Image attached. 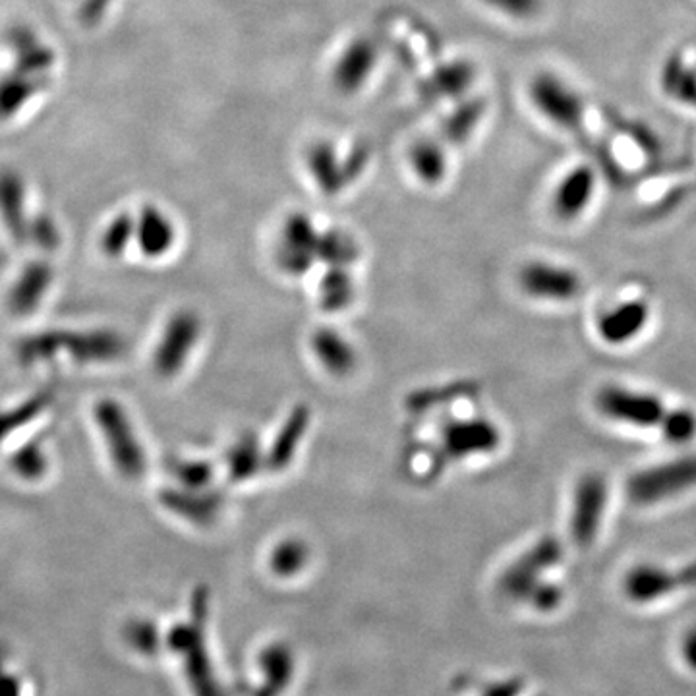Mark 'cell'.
<instances>
[{
    "mask_svg": "<svg viewBox=\"0 0 696 696\" xmlns=\"http://www.w3.org/2000/svg\"><path fill=\"white\" fill-rule=\"evenodd\" d=\"M52 401H55V391H52V389H43V391L34 394V397H30L27 401H24V403L16 406V409L0 412V444H2L12 432L24 428L32 420L37 418Z\"/></svg>",
    "mask_w": 696,
    "mask_h": 696,
    "instance_id": "cell-27",
    "label": "cell"
},
{
    "mask_svg": "<svg viewBox=\"0 0 696 696\" xmlns=\"http://www.w3.org/2000/svg\"><path fill=\"white\" fill-rule=\"evenodd\" d=\"M9 464L12 472L20 479L26 480V482H37L49 470V455L45 451L42 441L32 439L12 453Z\"/></svg>",
    "mask_w": 696,
    "mask_h": 696,
    "instance_id": "cell-29",
    "label": "cell"
},
{
    "mask_svg": "<svg viewBox=\"0 0 696 696\" xmlns=\"http://www.w3.org/2000/svg\"><path fill=\"white\" fill-rule=\"evenodd\" d=\"M358 296L351 268H326L318 283V304L326 314H343Z\"/></svg>",
    "mask_w": 696,
    "mask_h": 696,
    "instance_id": "cell-23",
    "label": "cell"
},
{
    "mask_svg": "<svg viewBox=\"0 0 696 696\" xmlns=\"http://www.w3.org/2000/svg\"><path fill=\"white\" fill-rule=\"evenodd\" d=\"M130 635L135 648L142 652H153V648H157V630L150 623H138Z\"/></svg>",
    "mask_w": 696,
    "mask_h": 696,
    "instance_id": "cell-37",
    "label": "cell"
},
{
    "mask_svg": "<svg viewBox=\"0 0 696 696\" xmlns=\"http://www.w3.org/2000/svg\"><path fill=\"white\" fill-rule=\"evenodd\" d=\"M495 4H499L502 9L519 12V14H529L530 10L536 7V0H494Z\"/></svg>",
    "mask_w": 696,
    "mask_h": 696,
    "instance_id": "cell-40",
    "label": "cell"
},
{
    "mask_svg": "<svg viewBox=\"0 0 696 696\" xmlns=\"http://www.w3.org/2000/svg\"><path fill=\"white\" fill-rule=\"evenodd\" d=\"M319 233L306 213H291L285 219L275 246V263L283 275L304 278L316 268Z\"/></svg>",
    "mask_w": 696,
    "mask_h": 696,
    "instance_id": "cell-8",
    "label": "cell"
},
{
    "mask_svg": "<svg viewBox=\"0 0 696 696\" xmlns=\"http://www.w3.org/2000/svg\"><path fill=\"white\" fill-rule=\"evenodd\" d=\"M538 105L544 107L550 117L557 120L562 127H577L575 122L580 118V102L577 95L565 90L559 82L554 80H540L534 87Z\"/></svg>",
    "mask_w": 696,
    "mask_h": 696,
    "instance_id": "cell-25",
    "label": "cell"
},
{
    "mask_svg": "<svg viewBox=\"0 0 696 696\" xmlns=\"http://www.w3.org/2000/svg\"><path fill=\"white\" fill-rule=\"evenodd\" d=\"M361 256V244L351 233L341 228L319 233L318 261L326 268H353Z\"/></svg>",
    "mask_w": 696,
    "mask_h": 696,
    "instance_id": "cell-26",
    "label": "cell"
},
{
    "mask_svg": "<svg viewBox=\"0 0 696 696\" xmlns=\"http://www.w3.org/2000/svg\"><path fill=\"white\" fill-rule=\"evenodd\" d=\"M522 688H524V683L519 677H512V680L489 683L480 696H520Z\"/></svg>",
    "mask_w": 696,
    "mask_h": 696,
    "instance_id": "cell-38",
    "label": "cell"
},
{
    "mask_svg": "<svg viewBox=\"0 0 696 696\" xmlns=\"http://www.w3.org/2000/svg\"><path fill=\"white\" fill-rule=\"evenodd\" d=\"M563 547L554 536H544L512 562L497 580L499 592L512 602H529L530 594L544 582L547 570L562 562Z\"/></svg>",
    "mask_w": 696,
    "mask_h": 696,
    "instance_id": "cell-7",
    "label": "cell"
},
{
    "mask_svg": "<svg viewBox=\"0 0 696 696\" xmlns=\"http://www.w3.org/2000/svg\"><path fill=\"white\" fill-rule=\"evenodd\" d=\"M563 595L565 594H563V588L559 587V585L544 580V582L530 594L527 604H529L530 607H534L536 612H555V610L562 605Z\"/></svg>",
    "mask_w": 696,
    "mask_h": 696,
    "instance_id": "cell-36",
    "label": "cell"
},
{
    "mask_svg": "<svg viewBox=\"0 0 696 696\" xmlns=\"http://www.w3.org/2000/svg\"><path fill=\"white\" fill-rule=\"evenodd\" d=\"M208 590L200 587L192 600V617L188 623L177 625L168 635V646L182 658L186 680L196 696H225L213 671L208 640H205V623H208Z\"/></svg>",
    "mask_w": 696,
    "mask_h": 696,
    "instance_id": "cell-2",
    "label": "cell"
},
{
    "mask_svg": "<svg viewBox=\"0 0 696 696\" xmlns=\"http://www.w3.org/2000/svg\"><path fill=\"white\" fill-rule=\"evenodd\" d=\"M70 354V358L80 364H105L122 358L127 351L125 339L113 329H92V331H42L27 335L17 343V361L24 366L37 362L51 361L57 354Z\"/></svg>",
    "mask_w": 696,
    "mask_h": 696,
    "instance_id": "cell-1",
    "label": "cell"
},
{
    "mask_svg": "<svg viewBox=\"0 0 696 696\" xmlns=\"http://www.w3.org/2000/svg\"><path fill=\"white\" fill-rule=\"evenodd\" d=\"M225 470L231 482L244 484L266 470V447L253 432L236 437L225 453Z\"/></svg>",
    "mask_w": 696,
    "mask_h": 696,
    "instance_id": "cell-22",
    "label": "cell"
},
{
    "mask_svg": "<svg viewBox=\"0 0 696 696\" xmlns=\"http://www.w3.org/2000/svg\"><path fill=\"white\" fill-rule=\"evenodd\" d=\"M683 660L687 662L691 670L696 671V629L688 630L687 637L683 638Z\"/></svg>",
    "mask_w": 696,
    "mask_h": 696,
    "instance_id": "cell-39",
    "label": "cell"
},
{
    "mask_svg": "<svg viewBox=\"0 0 696 696\" xmlns=\"http://www.w3.org/2000/svg\"><path fill=\"white\" fill-rule=\"evenodd\" d=\"M30 93L34 95V85L24 84L22 78H9L0 84V117H10L22 103H26Z\"/></svg>",
    "mask_w": 696,
    "mask_h": 696,
    "instance_id": "cell-34",
    "label": "cell"
},
{
    "mask_svg": "<svg viewBox=\"0 0 696 696\" xmlns=\"http://www.w3.org/2000/svg\"><path fill=\"white\" fill-rule=\"evenodd\" d=\"M594 192V170L590 167L570 168L552 196V211L555 219H559L563 223H573L588 210Z\"/></svg>",
    "mask_w": 696,
    "mask_h": 696,
    "instance_id": "cell-17",
    "label": "cell"
},
{
    "mask_svg": "<svg viewBox=\"0 0 696 696\" xmlns=\"http://www.w3.org/2000/svg\"><path fill=\"white\" fill-rule=\"evenodd\" d=\"M135 219L130 213H120L110 221L102 235V250L109 258H120L134 240Z\"/></svg>",
    "mask_w": 696,
    "mask_h": 696,
    "instance_id": "cell-30",
    "label": "cell"
},
{
    "mask_svg": "<svg viewBox=\"0 0 696 696\" xmlns=\"http://www.w3.org/2000/svg\"><path fill=\"white\" fill-rule=\"evenodd\" d=\"M27 238H32L37 246H42L43 250H57L60 244L59 227L55 225V221L47 215H39L30 223L27 228Z\"/></svg>",
    "mask_w": 696,
    "mask_h": 696,
    "instance_id": "cell-35",
    "label": "cell"
},
{
    "mask_svg": "<svg viewBox=\"0 0 696 696\" xmlns=\"http://www.w3.org/2000/svg\"><path fill=\"white\" fill-rule=\"evenodd\" d=\"M177 225L165 211L155 205H145L135 217L134 240L145 258L160 260L177 244Z\"/></svg>",
    "mask_w": 696,
    "mask_h": 696,
    "instance_id": "cell-18",
    "label": "cell"
},
{
    "mask_svg": "<svg viewBox=\"0 0 696 696\" xmlns=\"http://www.w3.org/2000/svg\"><path fill=\"white\" fill-rule=\"evenodd\" d=\"M167 469L178 486L186 489H210L215 480V467L205 459L175 457L168 461Z\"/></svg>",
    "mask_w": 696,
    "mask_h": 696,
    "instance_id": "cell-28",
    "label": "cell"
},
{
    "mask_svg": "<svg viewBox=\"0 0 696 696\" xmlns=\"http://www.w3.org/2000/svg\"><path fill=\"white\" fill-rule=\"evenodd\" d=\"M660 434L673 445L691 444L696 439V412L691 409H671Z\"/></svg>",
    "mask_w": 696,
    "mask_h": 696,
    "instance_id": "cell-32",
    "label": "cell"
},
{
    "mask_svg": "<svg viewBox=\"0 0 696 696\" xmlns=\"http://www.w3.org/2000/svg\"><path fill=\"white\" fill-rule=\"evenodd\" d=\"M95 422L102 429L110 461L120 476L128 480L142 479L148 470V455L142 441L135 436L134 426L125 406L115 399H103L95 406Z\"/></svg>",
    "mask_w": 696,
    "mask_h": 696,
    "instance_id": "cell-3",
    "label": "cell"
},
{
    "mask_svg": "<svg viewBox=\"0 0 696 696\" xmlns=\"http://www.w3.org/2000/svg\"><path fill=\"white\" fill-rule=\"evenodd\" d=\"M0 217L17 243L27 238L26 185L16 170H0Z\"/></svg>",
    "mask_w": 696,
    "mask_h": 696,
    "instance_id": "cell-21",
    "label": "cell"
},
{
    "mask_svg": "<svg viewBox=\"0 0 696 696\" xmlns=\"http://www.w3.org/2000/svg\"><path fill=\"white\" fill-rule=\"evenodd\" d=\"M623 588L630 602L637 604H650L663 595L673 594L675 590L696 588V562L688 563L680 570L663 569L658 565L642 563L627 573Z\"/></svg>",
    "mask_w": 696,
    "mask_h": 696,
    "instance_id": "cell-12",
    "label": "cell"
},
{
    "mask_svg": "<svg viewBox=\"0 0 696 696\" xmlns=\"http://www.w3.org/2000/svg\"><path fill=\"white\" fill-rule=\"evenodd\" d=\"M203 335V321L198 311L185 308L167 319L160 344L153 353V369L163 379L177 378L192 358Z\"/></svg>",
    "mask_w": 696,
    "mask_h": 696,
    "instance_id": "cell-6",
    "label": "cell"
},
{
    "mask_svg": "<svg viewBox=\"0 0 696 696\" xmlns=\"http://www.w3.org/2000/svg\"><path fill=\"white\" fill-rule=\"evenodd\" d=\"M412 167L424 182L436 185L445 177L447 163H445L444 153L437 150L436 145H418L412 152Z\"/></svg>",
    "mask_w": 696,
    "mask_h": 696,
    "instance_id": "cell-33",
    "label": "cell"
},
{
    "mask_svg": "<svg viewBox=\"0 0 696 696\" xmlns=\"http://www.w3.org/2000/svg\"><path fill=\"white\" fill-rule=\"evenodd\" d=\"M160 502L168 512L177 515L198 527H208L217 520L223 511L225 497L213 489H186V487H165L160 492Z\"/></svg>",
    "mask_w": 696,
    "mask_h": 696,
    "instance_id": "cell-15",
    "label": "cell"
},
{
    "mask_svg": "<svg viewBox=\"0 0 696 696\" xmlns=\"http://www.w3.org/2000/svg\"><path fill=\"white\" fill-rule=\"evenodd\" d=\"M594 404L604 418L640 429L662 428L671 411L660 397L623 386L602 387Z\"/></svg>",
    "mask_w": 696,
    "mask_h": 696,
    "instance_id": "cell-5",
    "label": "cell"
},
{
    "mask_svg": "<svg viewBox=\"0 0 696 696\" xmlns=\"http://www.w3.org/2000/svg\"><path fill=\"white\" fill-rule=\"evenodd\" d=\"M311 175L326 193H337L344 186V170L337 165L335 155L328 148L311 153Z\"/></svg>",
    "mask_w": 696,
    "mask_h": 696,
    "instance_id": "cell-31",
    "label": "cell"
},
{
    "mask_svg": "<svg viewBox=\"0 0 696 696\" xmlns=\"http://www.w3.org/2000/svg\"><path fill=\"white\" fill-rule=\"evenodd\" d=\"M260 685L253 696H281L291 687L296 671L293 648L286 642H269L258 654Z\"/></svg>",
    "mask_w": 696,
    "mask_h": 696,
    "instance_id": "cell-19",
    "label": "cell"
},
{
    "mask_svg": "<svg viewBox=\"0 0 696 696\" xmlns=\"http://www.w3.org/2000/svg\"><path fill=\"white\" fill-rule=\"evenodd\" d=\"M310 562V544L300 536H286L271 547L268 567L273 577L288 580L298 577Z\"/></svg>",
    "mask_w": 696,
    "mask_h": 696,
    "instance_id": "cell-24",
    "label": "cell"
},
{
    "mask_svg": "<svg viewBox=\"0 0 696 696\" xmlns=\"http://www.w3.org/2000/svg\"><path fill=\"white\" fill-rule=\"evenodd\" d=\"M650 316L652 311L645 300H627L602 314L595 329L604 343L621 346L642 335Z\"/></svg>",
    "mask_w": 696,
    "mask_h": 696,
    "instance_id": "cell-16",
    "label": "cell"
},
{
    "mask_svg": "<svg viewBox=\"0 0 696 696\" xmlns=\"http://www.w3.org/2000/svg\"><path fill=\"white\" fill-rule=\"evenodd\" d=\"M517 281L522 293L542 303H570L585 286L579 271L547 260L527 261Z\"/></svg>",
    "mask_w": 696,
    "mask_h": 696,
    "instance_id": "cell-10",
    "label": "cell"
},
{
    "mask_svg": "<svg viewBox=\"0 0 696 696\" xmlns=\"http://www.w3.org/2000/svg\"><path fill=\"white\" fill-rule=\"evenodd\" d=\"M310 349L316 362L331 378H351L358 368V351L353 341L339 329H316L311 333Z\"/></svg>",
    "mask_w": 696,
    "mask_h": 696,
    "instance_id": "cell-14",
    "label": "cell"
},
{
    "mask_svg": "<svg viewBox=\"0 0 696 696\" xmlns=\"http://www.w3.org/2000/svg\"><path fill=\"white\" fill-rule=\"evenodd\" d=\"M52 268L47 261H32L16 279L9 293V310L14 316H30L43 303L52 285Z\"/></svg>",
    "mask_w": 696,
    "mask_h": 696,
    "instance_id": "cell-20",
    "label": "cell"
},
{
    "mask_svg": "<svg viewBox=\"0 0 696 696\" xmlns=\"http://www.w3.org/2000/svg\"><path fill=\"white\" fill-rule=\"evenodd\" d=\"M311 426V409L306 403L294 404L283 420L271 444L266 447V470L281 474L293 467L303 449Z\"/></svg>",
    "mask_w": 696,
    "mask_h": 696,
    "instance_id": "cell-13",
    "label": "cell"
},
{
    "mask_svg": "<svg viewBox=\"0 0 696 696\" xmlns=\"http://www.w3.org/2000/svg\"><path fill=\"white\" fill-rule=\"evenodd\" d=\"M607 499L610 486L602 474L588 472L577 482L573 492L569 520L570 536L575 544L580 547H590L594 544L602 527Z\"/></svg>",
    "mask_w": 696,
    "mask_h": 696,
    "instance_id": "cell-11",
    "label": "cell"
},
{
    "mask_svg": "<svg viewBox=\"0 0 696 696\" xmlns=\"http://www.w3.org/2000/svg\"><path fill=\"white\" fill-rule=\"evenodd\" d=\"M696 487V453L638 470L627 482V497L638 507L663 504Z\"/></svg>",
    "mask_w": 696,
    "mask_h": 696,
    "instance_id": "cell-4",
    "label": "cell"
},
{
    "mask_svg": "<svg viewBox=\"0 0 696 696\" xmlns=\"http://www.w3.org/2000/svg\"><path fill=\"white\" fill-rule=\"evenodd\" d=\"M439 449L449 461H469L486 457L504 441L502 429L487 416L449 420L439 434Z\"/></svg>",
    "mask_w": 696,
    "mask_h": 696,
    "instance_id": "cell-9",
    "label": "cell"
}]
</instances>
